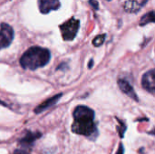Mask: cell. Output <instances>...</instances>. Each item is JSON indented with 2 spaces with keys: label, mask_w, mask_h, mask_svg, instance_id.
Returning <instances> with one entry per match:
<instances>
[{
  "label": "cell",
  "mask_w": 155,
  "mask_h": 154,
  "mask_svg": "<svg viewBox=\"0 0 155 154\" xmlns=\"http://www.w3.org/2000/svg\"><path fill=\"white\" fill-rule=\"evenodd\" d=\"M72 131L74 133L84 135L89 138H95L98 130L94 123V112L85 105L75 107L74 113Z\"/></svg>",
  "instance_id": "obj_1"
},
{
  "label": "cell",
  "mask_w": 155,
  "mask_h": 154,
  "mask_svg": "<svg viewBox=\"0 0 155 154\" xmlns=\"http://www.w3.org/2000/svg\"><path fill=\"white\" fill-rule=\"evenodd\" d=\"M51 59L48 49L40 46H32L27 49L20 58V64L24 69L36 70L45 66Z\"/></svg>",
  "instance_id": "obj_2"
},
{
  "label": "cell",
  "mask_w": 155,
  "mask_h": 154,
  "mask_svg": "<svg viewBox=\"0 0 155 154\" xmlns=\"http://www.w3.org/2000/svg\"><path fill=\"white\" fill-rule=\"evenodd\" d=\"M80 27V21L74 17L70 18L64 24L60 25L59 28L64 41H72L76 36Z\"/></svg>",
  "instance_id": "obj_3"
},
{
  "label": "cell",
  "mask_w": 155,
  "mask_h": 154,
  "mask_svg": "<svg viewBox=\"0 0 155 154\" xmlns=\"http://www.w3.org/2000/svg\"><path fill=\"white\" fill-rule=\"evenodd\" d=\"M14 29L5 23L0 25V50L8 47L14 39Z\"/></svg>",
  "instance_id": "obj_4"
},
{
  "label": "cell",
  "mask_w": 155,
  "mask_h": 154,
  "mask_svg": "<svg viewBox=\"0 0 155 154\" xmlns=\"http://www.w3.org/2000/svg\"><path fill=\"white\" fill-rule=\"evenodd\" d=\"M142 85L144 90L149 92L152 94L155 93V71L152 69L146 72L142 78Z\"/></svg>",
  "instance_id": "obj_5"
},
{
  "label": "cell",
  "mask_w": 155,
  "mask_h": 154,
  "mask_svg": "<svg viewBox=\"0 0 155 154\" xmlns=\"http://www.w3.org/2000/svg\"><path fill=\"white\" fill-rule=\"evenodd\" d=\"M38 4L42 14H48L51 11L58 10L61 7L59 0H38Z\"/></svg>",
  "instance_id": "obj_6"
},
{
  "label": "cell",
  "mask_w": 155,
  "mask_h": 154,
  "mask_svg": "<svg viewBox=\"0 0 155 154\" xmlns=\"http://www.w3.org/2000/svg\"><path fill=\"white\" fill-rule=\"evenodd\" d=\"M117 84H118V86L120 87L121 91L124 93H125L126 95H128L130 98H132L133 100H134L136 102L139 101L138 96H137V94H136L134 87L132 86V84L128 81L124 80V79H119L118 82H117Z\"/></svg>",
  "instance_id": "obj_7"
},
{
  "label": "cell",
  "mask_w": 155,
  "mask_h": 154,
  "mask_svg": "<svg viewBox=\"0 0 155 154\" xmlns=\"http://www.w3.org/2000/svg\"><path fill=\"white\" fill-rule=\"evenodd\" d=\"M42 136V134L38 132L36 133H34V132H26L25 135L24 137H22L20 140H19V144L22 146V147H25V148H29L31 147L34 143Z\"/></svg>",
  "instance_id": "obj_8"
},
{
  "label": "cell",
  "mask_w": 155,
  "mask_h": 154,
  "mask_svg": "<svg viewBox=\"0 0 155 154\" xmlns=\"http://www.w3.org/2000/svg\"><path fill=\"white\" fill-rule=\"evenodd\" d=\"M62 95H63V93H58V94H56V95H54V96H53V97L47 99L46 101H45L44 103H42L40 105H38V106L35 109V113H42V112H45V111L47 110L48 108L52 107L53 105H54V104L58 102V100L62 97Z\"/></svg>",
  "instance_id": "obj_9"
},
{
  "label": "cell",
  "mask_w": 155,
  "mask_h": 154,
  "mask_svg": "<svg viewBox=\"0 0 155 154\" xmlns=\"http://www.w3.org/2000/svg\"><path fill=\"white\" fill-rule=\"evenodd\" d=\"M141 7V5L136 0H127L124 5V10L128 13H137Z\"/></svg>",
  "instance_id": "obj_10"
},
{
  "label": "cell",
  "mask_w": 155,
  "mask_h": 154,
  "mask_svg": "<svg viewBox=\"0 0 155 154\" xmlns=\"http://www.w3.org/2000/svg\"><path fill=\"white\" fill-rule=\"evenodd\" d=\"M154 22V12L153 11H150L149 13L145 14L142 18L141 21L139 23V25L141 26H144L150 23H153Z\"/></svg>",
  "instance_id": "obj_11"
},
{
  "label": "cell",
  "mask_w": 155,
  "mask_h": 154,
  "mask_svg": "<svg viewBox=\"0 0 155 154\" xmlns=\"http://www.w3.org/2000/svg\"><path fill=\"white\" fill-rule=\"evenodd\" d=\"M105 37H106V34H99V35L95 36L94 39L93 40V44H94L95 47L101 46V45L104 43Z\"/></svg>",
  "instance_id": "obj_12"
},
{
  "label": "cell",
  "mask_w": 155,
  "mask_h": 154,
  "mask_svg": "<svg viewBox=\"0 0 155 154\" xmlns=\"http://www.w3.org/2000/svg\"><path fill=\"white\" fill-rule=\"evenodd\" d=\"M116 120L118 121V123H120V125H118V127H117L118 133H119V135H120V137H121V138H124V133L126 132V128H127V126H126V124H125V123H124V122H123V121L119 120L118 118H116Z\"/></svg>",
  "instance_id": "obj_13"
},
{
  "label": "cell",
  "mask_w": 155,
  "mask_h": 154,
  "mask_svg": "<svg viewBox=\"0 0 155 154\" xmlns=\"http://www.w3.org/2000/svg\"><path fill=\"white\" fill-rule=\"evenodd\" d=\"M89 4H90L91 6H92L94 9H95V10H97V9L99 8V3H98L97 0H89Z\"/></svg>",
  "instance_id": "obj_14"
},
{
  "label": "cell",
  "mask_w": 155,
  "mask_h": 154,
  "mask_svg": "<svg viewBox=\"0 0 155 154\" xmlns=\"http://www.w3.org/2000/svg\"><path fill=\"white\" fill-rule=\"evenodd\" d=\"M14 154H30L28 152L25 151V150H21V149H17L14 152Z\"/></svg>",
  "instance_id": "obj_15"
},
{
  "label": "cell",
  "mask_w": 155,
  "mask_h": 154,
  "mask_svg": "<svg viewBox=\"0 0 155 154\" xmlns=\"http://www.w3.org/2000/svg\"><path fill=\"white\" fill-rule=\"evenodd\" d=\"M67 68V64L66 63H62L61 64L58 65V67L56 68V70H64Z\"/></svg>",
  "instance_id": "obj_16"
},
{
  "label": "cell",
  "mask_w": 155,
  "mask_h": 154,
  "mask_svg": "<svg viewBox=\"0 0 155 154\" xmlns=\"http://www.w3.org/2000/svg\"><path fill=\"white\" fill-rule=\"evenodd\" d=\"M124 145L121 143V144L119 145V148H118V151H117L116 154H124Z\"/></svg>",
  "instance_id": "obj_17"
},
{
  "label": "cell",
  "mask_w": 155,
  "mask_h": 154,
  "mask_svg": "<svg viewBox=\"0 0 155 154\" xmlns=\"http://www.w3.org/2000/svg\"><path fill=\"white\" fill-rule=\"evenodd\" d=\"M93 65H94V60L93 59H91L90 60V62H89V64H88V68L90 69V68H92L93 67Z\"/></svg>",
  "instance_id": "obj_18"
},
{
  "label": "cell",
  "mask_w": 155,
  "mask_h": 154,
  "mask_svg": "<svg viewBox=\"0 0 155 154\" xmlns=\"http://www.w3.org/2000/svg\"><path fill=\"white\" fill-rule=\"evenodd\" d=\"M108 1H111V0H108Z\"/></svg>",
  "instance_id": "obj_19"
}]
</instances>
